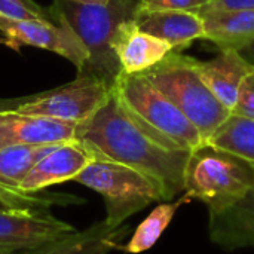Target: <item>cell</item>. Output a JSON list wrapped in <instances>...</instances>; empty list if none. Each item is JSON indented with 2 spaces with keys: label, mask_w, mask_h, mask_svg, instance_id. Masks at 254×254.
I'll return each instance as SVG.
<instances>
[{
  "label": "cell",
  "mask_w": 254,
  "mask_h": 254,
  "mask_svg": "<svg viewBox=\"0 0 254 254\" xmlns=\"http://www.w3.org/2000/svg\"><path fill=\"white\" fill-rule=\"evenodd\" d=\"M74 140L94 159L115 161L155 179L165 201L185 190L189 150L179 149L140 122L121 101L115 88L106 103L86 121L77 124Z\"/></svg>",
  "instance_id": "6da1fadb"
},
{
  "label": "cell",
  "mask_w": 254,
  "mask_h": 254,
  "mask_svg": "<svg viewBox=\"0 0 254 254\" xmlns=\"http://www.w3.org/2000/svg\"><path fill=\"white\" fill-rule=\"evenodd\" d=\"M141 0H109L104 4L54 0L49 15L61 18L88 51L85 67L77 74H88L115 88L121 65L112 51V39L121 22L134 19Z\"/></svg>",
  "instance_id": "7a4b0ae2"
},
{
  "label": "cell",
  "mask_w": 254,
  "mask_h": 254,
  "mask_svg": "<svg viewBox=\"0 0 254 254\" xmlns=\"http://www.w3.org/2000/svg\"><path fill=\"white\" fill-rule=\"evenodd\" d=\"M254 185V165L208 141L190 150L185 170V193L219 211L243 198Z\"/></svg>",
  "instance_id": "3957f363"
},
{
  "label": "cell",
  "mask_w": 254,
  "mask_h": 254,
  "mask_svg": "<svg viewBox=\"0 0 254 254\" xmlns=\"http://www.w3.org/2000/svg\"><path fill=\"white\" fill-rule=\"evenodd\" d=\"M143 74L180 109L204 141L232 115L202 82L190 57L173 51Z\"/></svg>",
  "instance_id": "277c9868"
},
{
  "label": "cell",
  "mask_w": 254,
  "mask_h": 254,
  "mask_svg": "<svg viewBox=\"0 0 254 254\" xmlns=\"http://www.w3.org/2000/svg\"><path fill=\"white\" fill-rule=\"evenodd\" d=\"M74 182L100 193L106 202V223L119 228L124 222L156 201H165L162 186L147 174L107 159H92Z\"/></svg>",
  "instance_id": "5b68a950"
},
{
  "label": "cell",
  "mask_w": 254,
  "mask_h": 254,
  "mask_svg": "<svg viewBox=\"0 0 254 254\" xmlns=\"http://www.w3.org/2000/svg\"><path fill=\"white\" fill-rule=\"evenodd\" d=\"M115 91L125 107L146 127L183 150L205 143L199 131L143 73H121Z\"/></svg>",
  "instance_id": "8992f818"
},
{
  "label": "cell",
  "mask_w": 254,
  "mask_h": 254,
  "mask_svg": "<svg viewBox=\"0 0 254 254\" xmlns=\"http://www.w3.org/2000/svg\"><path fill=\"white\" fill-rule=\"evenodd\" d=\"M0 33L7 48L34 46L55 52L74 64L80 71L88 60V51L74 31L58 16L51 19H16L0 15Z\"/></svg>",
  "instance_id": "52a82bcc"
},
{
  "label": "cell",
  "mask_w": 254,
  "mask_h": 254,
  "mask_svg": "<svg viewBox=\"0 0 254 254\" xmlns=\"http://www.w3.org/2000/svg\"><path fill=\"white\" fill-rule=\"evenodd\" d=\"M113 88L94 76L77 74L61 88L40 92V95L16 110L25 115H39L64 122L80 124L91 118L109 98Z\"/></svg>",
  "instance_id": "ba28073f"
},
{
  "label": "cell",
  "mask_w": 254,
  "mask_h": 254,
  "mask_svg": "<svg viewBox=\"0 0 254 254\" xmlns=\"http://www.w3.org/2000/svg\"><path fill=\"white\" fill-rule=\"evenodd\" d=\"M74 231L46 210H0V253L33 252Z\"/></svg>",
  "instance_id": "9c48e42d"
},
{
  "label": "cell",
  "mask_w": 254,
  "mask_h": 254,
  "mask_svg": "<svg viewBox=\"0 0 254 254\" xmlns=\"http://www.w3.org/2000/svg\"><path fill=\"white\" fill-rule=\"evenodd\" d=\"M77 124L25 115L15 110L0 112V149L16 144H60L74 140Z\"/></svg>",
  "instance_id": "30bf717a"
},
{
  "label": "cell",
  "mask_w": 254,
  "mask_h": 254,
  "mask_svg": "<svg viewBox=\"0 0 254 254\" xmlns=\"http://www.w3.org/2000/svg\"><path fill=\"white\" fill-rule=\"evenodd\" d=\"M112 51L122 73H144L173 52L170 43L138 28L134 19L119 24L112 39Z\"/></svg>",
  "instance_id": "8fae6325"
},
{
  "label": "cell",
  "mask_w": 254,
  "mask_h": 254,
  "mask_svg": "<svg viewBox=\"0 0 254 254\" xmlns=\"http://www.w3.org/2000/svg\"><path fill=\"white\" fill-rule=\"evenodd\" d=\"M92 159V153L79 141L61 143L31 168L19 189L36 193L52 185L74 180Z\"/></svg>",
  "instance_id": "7c38bea8"
},
{
  "label": "cell",
  "mask_w": 254,
  "mask_h": 254,
  "mask_svg": "<svg viewBox=\"0 0 254 254\" xmlns=\"http://www.w3.org/2000/svg\"><path fill=\"white\" fill-rule=\"evenodd\" d=\"M192 64L213 95L232 113L240 88L254 68L253 63L238 49H222L213 60L198 61L192 58Z\"/></svg>",
  "instance_id": "4fadbf2b"
},
{
  "label": "cell",
  "mask_w": 254,
  "mask_h": 254,
  "mask_svg": "<svg viewBox=\"0 0 254 254\" xmlns=\"http://www.w3.org/2000/svg\"><path fill=\"white\" fill-rule=\"evenodd\" d=\"M208 234L225 250L254 247V185L237 202L208 211Z\"/></svg>",
  "instance_id": "5bb4252c"
},
{
  "label": "cell",
  "mask_w": 254,
  "mask_h": 254,
  "mask_svg": "<svg viewBox=\"0 0 254 254\" xmlns=\"http://www.w3.org/2000/svg\"><path fill=\"white\" fill-rule=\"evenodd\" d=\"M134 21L140 30L165 40L176 52L204 39V22L198 12L138 9Z\"/></svg>",
  "instance_id": "9a60e30c"
},
{
  "label": "cell",
  "mask_w": 254,
  "mask_h": 254,
  "mask_svg": "<svg viewBox=\"0 0 254 254\" xmlns=\"http://www.w3.org/2000/svg\"><path fill=\"white\" fill-rule=\"evenodd\" d=\"M128 229L129 228L124 225L113 228L103 220L83 231H74L33 252L34 254H109L115 249H119Z\"/></svg>",
  "instance_id": "2e32d148"
},
{
  "label": "cell",
  "mask_w": 254,
  "mask_h": 254,
  "mask_svg": "<svg viewBox=\"0 0 254 254\" xmlns=\"http://www.w3.org/2000/svg\"><path fill=\"white\" fill-rule=\"evenodd\" d=\"M204 39L216 43L220 49L249 48L254 43V9L201 12Z\"/></svg>",
  "instance_id": "e0dca14e"
},
{
  "label": "cell",
  "mask_w": 254,
  "mask_h": 254,
  "mask_svg": "<svg viewBox=\"0 0 254 254\" xmlns=\"http://www.w3.org/2000/svg\"><path fill=\"white\" fill-rule=\"evenodd\" d=\"M57 146L58 144H16L0 149V183L7 188L19 189L31 168Z\"/></svg>",
  "instance_id": "ac0fdd59"
},
{
  "label": "cell",
  "mask_w": 254,
  "mask_h": 254,
  "mask_svg": "<svg viewBox=\"0 0 254 254\" xmlns=\"http://www.w3.org/2000/svg\"><path fill=\"white\" fill-rule=\"evenodd\" d=\"M192 199L185 193L182 198H179L174 202H164L159 204L156 208H153V211L137 226V229L134 231L129 243L124 247V250L127 253L131 254H140L143 252L150 250L158 240L161 238V235L164 234V231L170 226V223L173 222L177 210L183 205L190 202Z\"/></svg>",
  "instance_id": "d6986e66"
},
{
  "label": "cell",
  "mask_w": 254,
  "mask_h": 254,
  "mask_svg": "<svg viewBox=\"0 0 254 254\" xmlns=\"http://www.w3.org/2000/svg\"><path fill=\"white\" fill-rule=\"evenodd\" d=\"M208 143L232 152L254 165V122L231 115L210 137Z\"/></svg>",
  "instance_id": "ffe728a7"
},
{
  "label": "cell",
  "mask_w": 254,
  "mask_h": 254,
  "mask_svg": "<svg viewBox=\"0 0 254 254\" xmlns=\"http://www.w3.org/2000/svg\"><path fill=\"white\" fill-rule=\"evenodd\" d=\"M74 201L76 199L68 195L37 196L0 183V210H46L54 204H70Z\"/></svg>",
  "instance_id": "44dd1931"
},
{
  "label": "cell",
  "mask_w": 254,
  "mask_h": 254,
  "mask_svg": "<svg viewBox=\"0 0 254 254\" xmlns=\"http://www.w3.org/2000/svg\"><path fill=\"white\" fill-rule=\"evenodd\" d=\"M0 15L16 19H51L48 7L34 0H0Z\"/></svg>",
  "instance_id": "7402d4cb"
},
{
  "label": "cell",
  "mask_w": 254,
  "mask_h": 254,
  "mask_svg": "<svg viewBox=\"0 0 254 254\" xmlns=\"http://www.w3.org/2000/svg\"><path fill=\"white\" fill-rule=\"evenodd\" d=\"M232 115L254 122V68L247 74L240 88L237 103L232 109Z\"/></svg>",
  "instance_id": "603a6c76"
},
{
  "label": "cell",
  "mask_w": 254,
  "mask_h": 254,
  "mask_svg": "<svg viewBox=\"0 0 254 254\" xmlns=\"http://www.w3.org/2000/svg\"><path fill=\"white\" fill-rule=\"evenodd\" d=\"M208 0H141L146 10H192L198 12Z\"/></svg>",
  "instance_id": "cb8c5ba5"
},
{
  "label": "cell",
  "mask_w": 254,
  "mask_h": 254,
  "mask_svg": "<svg viewBox=\"0 0 254 254\" xmlns=\"http://www.w3.org/2000/svg\"><path fill=\"white\" fill-rule=\"evenodd\" d=\"M254 9V0H208L199 10L201 12H222V10H244Z\"/></svg>",
  "instance_id": "d4e9b609"
},
{
  "label": "cell",
  "mask_w": 254,
  "mask_h": 254,
  "mask_svg": "<svg viewBox=\"0 0 254 254\" xmlns=\"http://www.w3.org/2000/svg\"><path fill=\"white\" fill-rule=\"evenodd\" d=\"M40 94H33V95H25V97H18V98H0V112L1 110H15L19 106L37 98Z\"/></svg>",
  "instance_id": "484cf974"
},
{
  "label": "cell",
  "mask_w": 254,
  "mask_h": 254,
  "mask_svg": "<svg viewBox=\"0 0 254 254\" xmlns=\"http://www.w3.org/2000/svg\"><path fill=\"white\" fill-rule=\"evenodd\" d=\"M73 1H77V3H88V4H104V3H107L109 0H73Z\"/></svg>",
  "instance_id": "4316f807"
},
{
  "label": "cell",
  "mask_w": 254,
  "mask_h": 254,
  "mask_svg": "<svg viewBox=\"0 0 254 254\" xmlns=\"http://www.w3.org/2000/svg\"><path fill=\"white\" fill-rule=\"evenodd\" d=\"M246 49H249V52H250L252 55H254V43H252V45H250L249 48H246Z\"/></svg>",
  "instance_id": "83f0119b"
},
{
  "label": "cell",
  "mask_w": 254,
  "mask_h": 254,
  "mask_svg": "<svg viewBox=\"0 0 254 254\" xmlns=\"http://www.w3.org/2000/svg\"><path fill=\"white\" fill-rule=\"evenodd\" d=\"M0 43H4V40H3V39H0Z\"/></svg>",
  "instance_id": "f1b7e54d"
},
{
  "label": "cell",
  "mask_w": 254,
  "mask_h": 254,
  "mask_svg": "<svg viewBox=\"0 0 254 254\" xmlns=\"http://www.w3.org/2000/svg\"><path fill=\"white\" fill-rule=\"evenodd\" d=\"M0 254H3V253H0Z\"/></svg>",
  "instance_id": "f546056e"
}]
</instances>
